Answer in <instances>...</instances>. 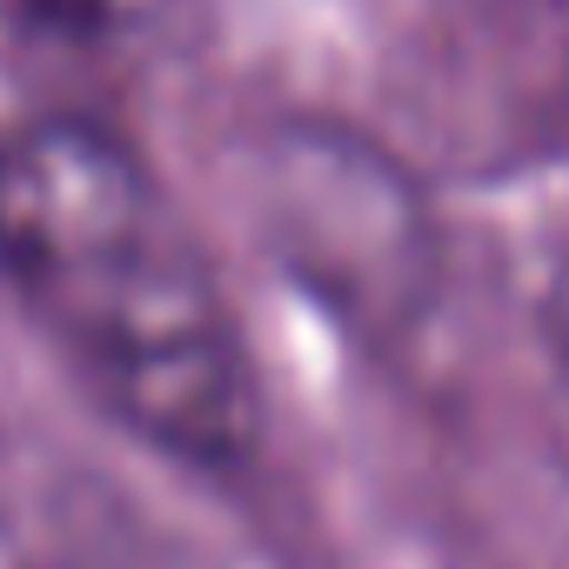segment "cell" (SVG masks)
<instances>
[{
  "mask_svg": "<svg viewBox=\"0 0 569 569\" xmlns=\"http://www.w3.org/2000/svg\"><path fill=\"white\" fill-rule=\"evenodd\" d=\"M542 141L569 148V0H542Z\"/></svg>",
  "mask_w": 569,
  "mask_h": 569,
  "instance_id": "3957f363",
  "label": "cell"
},
{
  "mask_svg": "<svg viewBox=\"0 0 569 569\" xmlns=\"http://www.w3.org/2000/svg\"><path fill=\"white\" fill-rule=\"evenodd\" d=\"M168 0H0V28L28 41H68V48H108L134 41Z\"/></svg>",
  "mask_w": 569,
  "mask_h": 569,
  "instance_id": "7a4b0ae2",
  "label": "cell"
},
{
  "mask_svg": "<svg viewBox=\"0 0 569 569\" xmlns=\"http://www.w3.org/2000/svg\"><path fill=\"white\" fill-rule=\"evenodd\" d=\"M0 289L128 442L208 482L254 462L261 382L241 316L168 181L114 128H0Z\"/></svg>",
  "mask_w": 569,
  "mask_h": 569,
  "instance_id": "6da1fadb",
  "label": "cell"
}]
</instances>
